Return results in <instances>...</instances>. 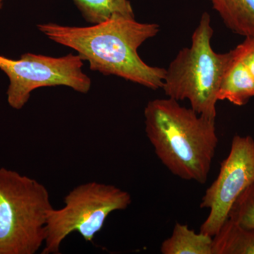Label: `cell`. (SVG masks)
I'll list each match as a JSON object with an SVG mask.
<instances>
[{"label": "cell", "instance_id": "cell-7", "mask_svg": "<svg viewBox=\"0 0 254 254\" xmlns=\"http://www.w3.org/2000/svg\"><path fill=\"white\" fill-rule=\"evenodd\" d=\"M254 182V139L251 136L235 135L230 153L220 165L216 180L202 198L200 207L209 214L200 232L213 237L229 218L239 195Z\"/></svg>", "mask_w": 254, "mask_h": 254}, {"label": "cell", "instance_id": "cell-3", "mask_svg": "<svg viewBox=\"0 0 254 254\" xmlns=\"http://www.w3.org/2000/svg\"><path fill=\"white\" fill-rule=\"evenodd\" d=\"M213 35L210 14L203 13L192 35L191 44L180 50L167 68L162 88L168 98L188 100L197 113L215 120L219 86L232 50L214 51Z\"/></svg>", "mask_w": 254, "mask_h": 254}, {"label": "cell", "instance_id": "cell-2", "mask_svg": "<svg viewBox=\"0 0 254 254\" xmlns=\"http://www.w3.org/2000/svg\"><path fill=\"white\" fill-rule=\"evenodd\" d=\"M144 117L147 137L169 171L182 180L204 185L218 144L215 119L170 98L150 100Z\"/></svg>", "mask_w": 254, "mask_h": 254}, {"label": "cell", "instance_id": "cell-9", "mask_svg": "<svg viewBox=\"0 0 254 254\" xmlns=\"http://www.w3.org/2000/svg\"><path fill=\"white\" fill-rule=\"evenodd\" d=\"M230 31L254 37V0H208Z\"/></svg>", "mask_w": 254, "mask_h": 254}, {"label": "cell", "instance_id": "cell-15", "mask_svg": "<svg viewBox=\"0 0 254 254\" xmlns=\"http://www.w3.org/2000/svg\"><path fill=\"white\" fill-rule=\"evenodd\" d=\"M4 0H0V9H1V6H2V2Z\"/></svg>", "mask_w": 254, "mask_h": 254}, {"label": "cell", "instance_id": "cell-1", "mask_svg": "<svg viewBox=\"0 0 254 254\" xmlns=\"http://www.w3.org/2000/svg\"><path fill=\"white\" fill-rule=\"evenodd\" d=\"M38 28L51 41L77 52L92 71L150 89L163 87L166 69L150 66L138 54L139 47L160 31L157 23H139L135 18L115 15L86 27L48 23L38 24Z\"/></svg>", "mask_w": 254, "mask_h": 254}, {"label": "cell", "instance_id": "cell-12", "mask_svg": "<svg viewBox=\"0 0 254 254\" xmlns=\"http://www.w3.org/2000/svg\"><path fill=\"white\" fill-rule=\"evenodd\" d=\"M83 18L92 24L106 21L115 15L135 18L128 0H72Z\"/></svg>", "mask_w": 254, "mask_h": 254}, {"label": "cell", "instance_id": "cell-5", "mask_svg": "<svg viewBox=\"0 0 254 254\" xmlns=\"http://www.w3.org/2000/svg\"><path fill=\"white\" fill-rule=\"evenodd\" d=\"M63 208L48 213L46 239L42 254H59L64 240L77 232L87 242H93L108 216L125 210L131 203L128 192L108 184L90 182L68 192Z\"/></svg>", "mask_w": 254, "mask_h": 254}, {"label": "cell", "instance_id": "cell-10", "mask_svg": "<svg viewBox=\"0 0 254 254\" xmlns=\"http://www.w3.org/2000/svg\"><path fill=\"white\" fill-rule=\"evenodd\" d=\"M213 237L176 222L171 236L160 247L163 254H213Z\"/></svg>", "mask_w": 254, "mask_h": 254}, {"label": "cell", "instance_id": "cell-13", "mask_svg": "<svg viewBox=\"0 0 254 254\" xmlns=\"http://www.w3.org/2000/svg\"><path fill=\"white\" fill-rule=\"evenodd\" d=\"M229 219L242 226L254 229V182L239 195L229 213Z\"/></svg>", "mask_w": 254, "mask_h": 254}, {"label": "cell", "instance_id": "cell-11", "mask_svg": "<svg viewBox=\"0 0 254 254\" xmlns=\"http://www.w3.org/2000/svg\"><path fill=\"white\" fill-rule=\"evenodd\" d=\"M213 241V254H254V229L229 218Z\"/></svg>", "mask_w": 254, "mask_h": 254}, {"label": "cell", "instance_id": "cell-8", "mask_svg": "<svg viewBox=\"0 0 254 254\" xmlns=\"http://www.w3.org/2000/svg\"><path fill=\"white\" fill-rule=\"evenodd\" d=\"M253 97L254 78L235 48L222 74L217 98L243 106Z\"/></svg>", "mask_w": 254, "mask_h": 254}, {"label": "cell", "instance_id": "cell-6", "mask_svg": "<svg viewBox=\"0 0 254 254\" xmlns=\"http://www.w3.org/2000/svg\"><path fill=\"white\" fill-rule=\"evenodd\" d=\"M79 55L61 58L25 53L20 59L11 60L0 55V69L9 78L7 102L15 110L22 109L32 91L43 87L64 86L81 93L91 89V80L82 71Z\"/></svg>", "mask_w": 254, "mask_h": 254}, {"label": "cell", "instance_id": "cell-4", "mask_svg": "<svg viewBox=\"0 0 254 254\" xmlns=\"http://www.w3.org/2000/svg\"><path fill=\"white\" fill-rule=\"evenodd\" d=\"M49 191L35 179L0 168V254H36L45 245Z\"/></svg>", "mask_w": 254, "mask_h": 254}, {"label": "cell", "instance_id": "cell-14", "mask_svg": "<svg viewBox=\"0 0 254 254\" xmlns=\"http://www.w3.org/2000/svg\"><path fill=\"white\" fill-rule=\"evenodd\" d=\"M235 49L254 78V37H247Z\"/></svg>", "mask_w": 254, "mask_h": 254}]
</instances>
